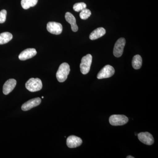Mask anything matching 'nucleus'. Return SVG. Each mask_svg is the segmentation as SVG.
Segmentation results:
<instances>
[{
    "label": "nucleus",
    "mask_w": 158,
    "mask_h": 158,
    "mask_svg": "<svg viewBox=\"0 0 158 158\" xmlns=\"http://www.w3.org/2000/svg\"><path fill=\"white\" fill-rule=\"evenodd\" d=\"M12 34L9 32H3L0 34V44H6L12 39Z\"/></svg>",
    "instance_id": "15"
},
{
    "label": "nucleus",
    "mask_w": 158,
    "mask_h": 158,
    "mask_svg": "<svg viewBox=\"0 0 158 158\" xmlns=\"http://www.w3.org/2000/svg\"><path fill=\"white\" fill-rule=\"evenodd\" d=\"M125 44L126 40L124 38H119L117 40L113 49V55L115 57L118 58L121 56Z\"/></svg>",
    "instance_id": "6"
},
{
    "label": "nucleus",
    "mask_w": 158,
    "mask_h": 158,
    "mask_svg": "<svg viewBox=\"0 0 158 158\" xmlns=\"http://www.w3.org/2000/svg\"><path fill=\"white\" fill-rule=\"evenodd\" d=\"M142 59L140 55H136L133 57L132 64L133 68L135 69H140L142 65Z\"/></svg>",
    "instance_id": "16"
},
{
    "label": "nucleus",
    "mask_w": 158,
    "mask_h": 158,
    "mask_svg": "<svg viewBox=\"0 0 158 158\" xmlns=\"http://www.w3.org/2000/svg\"><path fill=\"white\" fill-rule=\"evenodd\" d=\"M16 85V81L14 79H10L6 81L3 87V92L6 95L9 94L13 90Z\"/></svg>",
    "instance_id": "12"
},
{
    "label": "nucleus",
    "mask_w": 158,
    "mask_h": 158,
    "mask_svg": "<svg viewBox=\"0 0 158 158\" xmlns=\"http://www.w3.org/2000/svg\"><path fill=\"white\" fill-rule=\"evenodd\" d=\"M106 31L104 28L99 27L94 30L90 34L89 38L91 40H95L102 37L106 34Z\"/></svg>",
    "instance_id": "14"
},
{
    "label": "nucleus",
    "mask_w": 158,
    "mask_h": 158,
    "mask_svg": "<svg viewBox=\"0 0 158 158\" xmlns=\"http://www.w3.org/2000/svg\"><path fill=\"white\" fill-rule=\"evenodd\" d=\"M127 158H135V157H133L132 156H129L127 157Z\"/></svg>",
    "instance_id": "21"
},
{
    "label": "nucleus",
    "mask_w": 158,
    "mask_h": 158,
    "mask_svg": "<svg viewBox=\"0 0 158 158\" xmlns=\"http://www.w3.org/2000/svg\"><path fill=\"white\" fill-rule=\"evenodd\" d=\"M70 70V67L68 63L64 62L61 64L56 73V78L58 81L60 83L65 81Z\"/></svg>",
    "instance_id": "1"
},
{
    "label": "nucleus",
    "mask_w": 158,
    "mask_h": 158,
    "mask_svg": "<svg viewBox=\"0 0 158 158\" xmlns=\"http://www.w3.org/2000/svg\"><path fill=\"white\" fill-rule=\"evenodd\" d=\"M47 29L51 34L59 35L62 33V26L60 23L55 22H50L48 23Z\"/></svg>",
    "instance_id": "7"
},
{
    "label": "nucleus",
    "mask_w": 158,
    "mask_h": 158,
    "mask_svg": "<svg viewBox=\"0 0 158 158\" xmlns=\"http://www.w3.org/2000/svg\"><path fill=\"white\" fill-rule=\"evenodd\" d=\"M87 7V5L84 2L77 3L75 4L73 6V10L77 12L81 11Z\"/></svg>",
    "instance_id": "19"
},
{
    "label": "nucleus",
    "mask_w": 158,
    "mask_h": 158,
    "mask_svg": "<svg viewBox=\"0 0 158 158\" xmlns=\"http://www.w3.org/2000/svg\"><path fill=\"white\" fill-rule=\"evenodd\" d=\"M38 0H22V7L24 9H28L37 5Z\"/></svg>",
    "instance_id": "17"
},
{
    "label": "nucleus",
    "mask_w": 158,
    "mask_h": 158,
    "mask_svg": "<svg viewBox=\"0 0 158 158\" xmlns=\"http://www.w3.org/2000/svg\"><path fill=\"white\" fill-rule=\"evenodd\" d=\"M82 140L81 138L77 136H69L66 140V144L69 148H75L79 147L82 144Z\"/></svg>",
    "instance_id": "10"
},
{
    "label": "nucleus",
    "mask_w": 158,
    "mask_h": 158,
    "mask_svg": "<svg viewBox=\"0 0 158 158\" xmlns=\"http://www.w3.org/2000/svg\"><path fill=\"white\" fill-rule=\"evenodd\" d=\"M109 121L110 124L112 126H122L127 123L128 118L124 115H113L110 116Z\"/></svg>",
    "instance_id": "4"
},
{
    "label": "nucleus",
    "mask_w": 158,
    "mask_h": 158,
    "mask_svg": "<svg viewBox=\"0 0 158 158\" xmlns=\"http://www.w3.org/2000/svg\"><path fill=\"white\" fill-rule=\"evenodd\" d=\"M138 139L142 143L146 145H152L154 142V139L150 133L141 132L138 134Z\"/></svg>",
    "instance_id": "8"
},
{
    "label": "nucleus",
    "mask_w": 158,
    "mask_h": 158,
    "mask_svg": "<svg viewBox=\"0 0 158 158\" xmlns=\"http://www.w3.org/2000/svg\"><path fill=\"white\" fill-rule=\"evenodd\" d=\"M41 102V99L40 98H37L30 100L26 102L22 106V110L24 111H27L31 110L32 108L37 106L40 104Z\"/></svg>",
    "instance_id": "9"
},
{
    "label": "nucleus",
    "mask_w": 158,
    "mask_h": 158,
    "mask_svg": "<svg viewBox=\"0 0 158 158\" xmlns=\"http://www.w3.org/2000/svg\"><path fill=\"white\" fill-rule=\"evenodd\" d=\"M91 12L89 9H85L82 10L80 14V18L82 19H87L90 17L91 15Z\"/></svg>",
    "instance_id": "18"
},
{
    "label": "nucleus",
    "mask_w": 158,
    "mask_h": 158,
    "mask_svg": "<svg viewBox=\"0 0 158 158\" xmlns=\"http://www.w3.org/2000/svg\"><path fill=\"white\" fill-rule=\"evenodd\" d=\"M65 19L66 21L71 25L72 31L75 32H77L78 30V27L76 23V20L73 15L70 12H66L65 14Z\"/></svg>",
    "instance_id": "13"
},
{
    "label": "nucleus",
    "mask_w": 158,
    "mask_h": 158,
    "mask_svg": "<svg viewBox=\"0 0 158 158\" xmlns=\"http://www.w3.org/2000/svg\"><path fill=\"white\" fill-rule=\"evenodd\" d=\"M26 88L29 91L34 92L39 91L42 89V83L39 78H32L26 83Z\"/></svg>",
    "instance_id": "2"
},
{
    "label": "nucleus",
    "mask_w": 158,
    "mask_h": 158,
    "mask_svg": "<svg viewBox=\"0 0 158 158\" xmlns=\"http://www.w3.org/2000/svg\"><path fill=\"white\" fill-rule=\"evenodd\" d=\"M115 69L113 66L107 65L104 66L98 74L97 78H108L113 76L115 73Z\"/></svg>",
    "instance_id": "5"
},
{
    "label": "nucleus",
    "mask_w": 158,
    "mask_h": 158,
    "mask_svg": "<svg viewBox=\"0 0 158 158\" xmlns=\"http://www.w3.org/2000/svg\"><path fill=\"white\" fill-rule=\"evenodd\" d=\"M37 52L34 48H27L23 51L19 56V58L20 60L24 61L33 58L37 55Z\"/></svg>",
    "instance_id": "11"
},
{
    "label": "nucleus",
    "mask_w": 158,
    "mask_h": 158,
    "mask_svg": "<svg viewBox=\"0 0 158 158\" xmlns=\"http://www.w3.org/2000/svg\"><path fill=\"white\" fill-rule=\"evenodd\" d=\"M92 61V56L90 54H88L82 58L80 64V69L82 74L85 75L89 73Z\"/></svg>",
    "instance_id": "3"
},
{
    "label": "nucleus",
    "mask_w": 158,
    "mask_h": 158,
    "mask_svg": "<svg viewBox=\"0 0 158 158\" xmlns=\"http://www.w3.org/2000/svg\"><path fill=\"white\" fill-rule=\"evenodd\" d=\"M7 16V11L5 9L0 11V23H3L6 22Z\"/></svg>",
    "instance_id": "20"
},
{
    "label": "nucleus",
    "mask_w": 158,
    "mask_h": 158,
    "mask_svg": "<svg viewBox=\"0 0 158 158\" xmlns=\"http://www.w3.org/2000/svg\"><path fill=\"white\" fill-rule=\"evenodd\" d=\"M44 98V97H43V96H42V98Z\"/></svg>",
    "instance_id": "22"
}]
</instances>
